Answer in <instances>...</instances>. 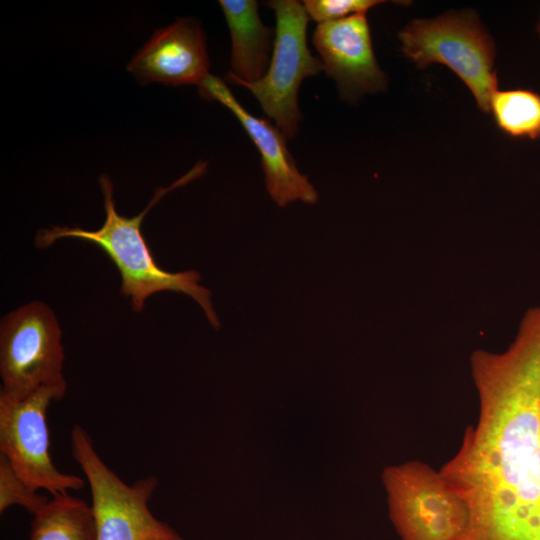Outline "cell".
<instances>
[{
    "label": "cell",
    "mask_w": 540,
    "mask_h": 540,
    "mask_svg": "<svg viewBox=\"0 0 540 540\" xmlns=\"http://www.w3.org/2000/svg\"><path fill=\"white\" fill-rule=\"evenodd\" d=\"M50 499L26 483L0 453V512L19 505L32 515L40 511Z\"/></svg>",
    "instance_id": "15"
},
{
    "label": "cell",
    "mask_w": 540,
    "mask_h": 540,
    "mask_svg": "<svg viewBox=\"0 0 540 540\" xmlns=\"http://www.w3.org/2000/svg\"><path fill=\"white\" fill-rule=\"evenodd\" d=\"M66 391L67 386L43 387L21 400L0 394V453L26 483L52 496L85 485L80 476L59 471L49 452L47 410Z\"/></svg>",
    "instance_id": "8"
},
{
    "label": "cell",
    "mask_w": 540,
    "mask_h": 540,
    "mask_svg": "<svg viewBox=\"0 0 540 540\" xmlns=\"http://www.w3.org/2000/svg\"><path fill=\"white\" fill-rule=\"evenodd\" d=\"M402 52L418 68L446 65L468 86L478 107L490 112L497 90L495 46L473 12L447 13L435 19H416L398 35Z\"/></svg>",
    "instance_id": "3"
},
{
    "label": "cell",
    "mask_w": 540,
    "mask_h": 540,
    "mask_svg": "<svg viewBox=\"0 0 540 540\" xmlns=\"http://www.w3.org/2000/svg\"><path fill=\"white\" fill-rule=\"evenodd\" d=\"M312 42L323 70L332 77L343 98H356L386 87L372 48L366 13L319 23Z\"/></svg>",
    "instance_id": "10"
},
{
    "label": "cell",
    "mask_w": 540,
    "mask_h": 540,
    "mask_svg": "<svg viewBox=\"0 0 540 540\" xmlns=\"http://www.w3.org/2000/svg\"><path fill=\"white\" fill-rule=\"evenodd\" d=\"M232 40L230 73L244 82L263 78L270 65L273 30L258 15L255 0H221Z\"/></svg>",
    "instance_id": "12"
},
{
    "label": "cell",
    "mask_w": 540,
    "mask_h": 540,
    "mask_svg": "<svg viewBox=\"0 0 540 540\" xmlns=\"http://www.w3.org/2000/svg\"><path fill=\"white\" fill-rule=\"evenodd\" d=\"M389 517L401 540H459L469 522L461 493L440 470L419 460L385 468Z\"/></svg>",
    "instance_id": "5"
},
{
    "label": "cell",
    "mask_w": 540,
    "mask_h": 540,
    "mask_svg": "<svg viewBox=\"0 0 540 540\" xmlns=\"http://www.w3.org/2000/svg\"><path fill=\"white\" fill-rule=\"evenodd\" d=\"M206 100L220 102L239 120L261 155L267 192L280 207L301 200L314 204L318 194L306 175L301 174L286 146V137L267 119L248 112L234 97L225 82L208 75L198 86Z\"/></svg>",
    "instance_id": "9"
},
{
    "label": "cell",
    "mask_w": 540,
    "mask_h": 540,
    "mask_svg": "<svg viewBox=\"0 0 540 540\" xmlns=\"http://www.w3.org/2000/svg\"><path fill=\"white\" fill-rule=\"evenodd\" d=\"M267 5L275 11L276 29L266 74L251 83L237 79L230 72L226 78L232 84L250 90L283 135L293 138L301 120L297 97L300 84L305 78L320 73L323 64L307 47L306 30L310 18L303 3L274 0Z\"/></svg>",
    "instance_id": "7"
},
{
    "label": "cell",
    "mask_w": 540,
    "mask_h": 540,
    "mask_svg": "<svg viewBox=\"0 0 540 540\" xmlns=\"http://www.w3.org/2000/svg\"><path fill=\"white\" fill-rule=\"evenodd\" d=\"M310 19L318 22L335 21L355 14L366 13L384 3L381 0H305L302 2Z\"/></svg>",
    "instance_id": "16"
},
{
    "label": "cell",
    "mask_w": 540,
    "mask_h": 540,
    "mask_svg": "<svg viewBox=\"0 0 540 540\" xmlns=\"http://www.w3.org/2000/svg\"><path fill=\"white\" fill-rule=\"evenodd\" d=\"M141 84L199 86L209 75L205 38L197 20L178 19L157 29L127 65Z\"/></svg>",
    "instance_id": "11"
},
{
    "label": "cell",
    "mask_w": 540,
    "mask_h": 540,
    "mask_svg": "<svg viewBox=\"0 0 540 540\" xmlns=\"http://www.w3.org/2000/svg\"><path fill=\"white\" fill-rule=\"evenodd\" d=\"M72 456L81 467L91 491L96 540H183L149 508L157 488L156 476L129 485L97 453L93 440L79 424L71 431Z\"/></svg>",
    "instance_id": "4"
},
{
    "label": "cell",
    "mask_w": 540,
    "mask_h": 540,
    "mask_svg": "<svg viewBox=\"0 0 540 540\" xmlns=\"http://www.w3.org/2000/svg\"><path fill=\"white\" fill-rule=\"evenodd\" d=\"M62 331L53 310L35 300L5 315L0 324V394L21 400L49 386H67Z\"/></svg>",
    "instance_id": "6"
},
{
    "label": "cell",
    "mask_w": 540,
    "mask_h": 540,
    "mask_svg": "<svg viewBox=\"0 0 540 540\" xmlns=\"http://www.w3.org/2000/svg\"><path fill=\"white\" fill-rule=\"evenodd\" d=\"M470 367L477 422L440 469L469 509L459 540H540V304L503 352L477 349Z\"/></svg>",
    "instance_id": "1"
},
{
    "label": "cell",
    "mask_w": 540,
    "mask_h": 540,
    "mask_svg": "<svg viewBox=\"0 0 540 540\" xmlns=\"http://www.w3.org/2000/svg\"><path fill=\"white\" fill-rule=\"evenodd\" d=\"M490 112L498 128L513 138H540V93L530 89L496 90Z\"/></svg>",
    "instance_id": "14"
},
{
    "label": "cell",
    "mask_w": 540,
    "mask_h": 540,
    "mask_svg": "<svg viewBox=\"0 0 540 540\" xmlns=\"http://www.w3.org/2000/svg\"><path fill=\"white\" fill-rule=\"evenodd\" d=\"M536 32L538 33L539 37H540V19L536 25Z\"/></svg>",
    "instance_id": "17"
},
{
    "label": "cell",
    "mask_w": 540,
    "mask_h": 540,
    "mask_svg": "<svg viewBox=\"0 0 540 540\" xmlns=\"http://www.w3.org/2000/svg\"><path fill=\"white\" fill-rule=\"evenodd\" d=\"M207 163L200 161L168 187H159L143 211L133 217L118 213L110 177L103 174L99 183L103 193L105 220L96 230L80 227L52 226L41 229L35 237L37 248H48L63 238L89 242L99 247L115 264L121 275V294L129 299L131 308L141 312L145 301L161 291H175L192 297L204 311L210 324L218 329L220 322L213 309L211 292L199 285L195 270L170 272L158 266L142 234L141 224L150 209L172 190L199 178Z\"/></svg>",
    "instance_id": "2"
},
{
    "label": "cell",
    "mask_w": 540,
    "mask_h": 540,
    "mask_svg": "<svg viewBox=\"0 0 540 540\" xmlns=\"http://www.w3.org/2000/svg\"><path fill=\"white\" fill-rule=\"evenodd\" d=\"M96 523L85 501L68 494L52 496L33 515L29 540H96Z\"/></svg>",
    "instance_id": "13"
}]
</instances>
